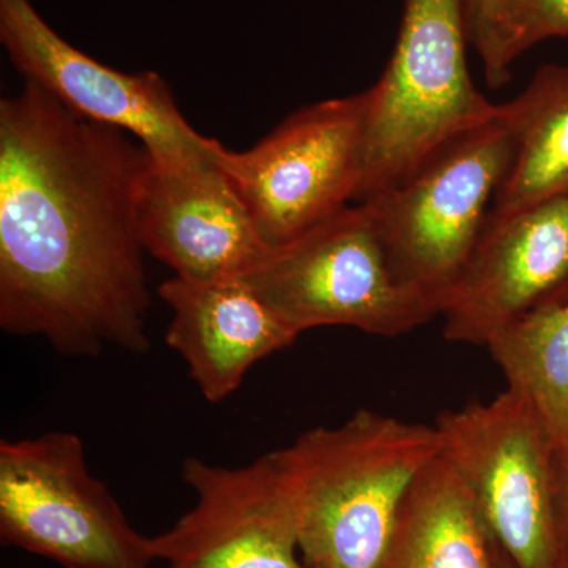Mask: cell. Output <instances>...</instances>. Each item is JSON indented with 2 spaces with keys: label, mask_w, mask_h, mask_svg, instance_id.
Segmentation results:
<instances>
[{
  "label": "cell",
  "mask_w": 568,
  "mask_h": 568,
  "mask_svg": "<svg viewBox=\"0 0 568 568\" xmlns=\"http://www.w3.org/2000/svg\"><path fill=\"white\" fill-rule=\"evenodd\" d=\"M152 155L36 82L0 102V327L58 353L151 347L138 196Z\"/></svg>",
  "instance_id": "1"
},
{
  "label": "cell",
  "mask_w": 568,
  "mask_h": 568,
  "mask_svg": "<svg viewBox=\"0 0 568 568\" xmlns=\"http://www.w3.org/2000/svg\"><path fill=\"white\" fill-rule=\"evenodd\" d=\"M436 426L361 409L280 448L301 515L306 568H376L403 500L440 454Z\"/></svg>",
  "instance_id": "2"
},
{
  "label": "cell",
  "mask_w": 568,
  "mask_h": 568,
  "mask_svg": "<svg viewBox=\"0 0 568 568\" xmlns=\"http://www.w3.org/2000/svg\"><path fill=\"white\" fill-rule=\"evenodd\" d=\"M467 43L463 0H405L390 59L365 91L357 204L405 182L499 112L470 78Z\"/></svg>",
  "instance_id": "3"
},
{
  "label": "cell",
  "mask_w": 568,
  "mask_h": 568,
  "mask_svg": "<svg viewBox=\"0 0 568 568\" xmlns=\"http://www.w3.org/2000/svg\"><path fill=\"white\" fill-rule=\"evenodd\" d=\"M510 104L436 153L405 182L365 203L396 278L443 312L487 226L514 163Z\"/></svg>",
  "instance_id": "4"
},
{
  "label": "cell",
  "mask_w": 568,
  "mask_h": 568,
  "mask_svg": "<svg viewBox=\"0 0 568 568\" xmlns=\"http://www.w3.org/2000/svg\"><path fill=\"white\" fill-rule=\"evenodd\" d=\"M291 331L345 325L369 335L413 332L439 316L396 278L368 205H347L242 276Z\"/></svg>",
  "instance_id": "5"
},
{
  "label": "cell",
  "mask_w": 568,
  "mask_h": 568,
  "mask_svg": "<svg viewBox=\"0 0 568 568\" xmlns=\"http://www.w3.org/2000/svg\"><path fill=\"white\" fill-rule=\"evenodd\" d=\"M0 538L65 568H151L152 538L93 477L84 443L48 432L0 443Z\"/></svg>",
  "instance_id": "6"
},
{
  "label": "cell",
  "mask_w": 568,
  "mask_h": 568,
  "mask_svg": "<svg viewBox=\"0 0 568 568\" xmlns=\"http://www.w3.org/2000/svg\"><path fill=\"white\" fill-rule=\"evenodd\" d=\"M440 455L454 466L515 568H562L556 511L555 440L514 388L436 420Z\"/></svg>",
  "instance_id": "7"
},
{
  "label": "cell",
  "mask_w": 568,
  "mask_h": 568,
  "mask_svg": "<svg viewBox=\"0 0 568 568\" xmlns=\"http://www.w3.org/2000/svg\"><path fill=\"white\" fill-rule=\"evenodd\" d=\"M366 92L295 111L248 151L216 145L268 250L343 211L357 197L364 159Z\"/></svg>",
  "instance_id": "8"
},
{
  "label": "cell",
  "mask_w": 568,
  "mask_h": 568,
  "mask_svg": "<svg viewBox=\"0 0 568 568\" xmlns=\"http://www.w3.org/2000/svg\"><path fill=\"white\" fill-rule=\"evenodd\" d=\"M0 43L26 81L81 118L132 134L156 162L192 164L215 155L219 141L190 125L159 73H123L95 61L62 39L31 0H0Z\"/></svg>",
  "instance_id": "9"
},
{
  "label": "cell",
  "mask_w": 568,
  "mask_h": 568,
  "mask_svg": "<svg viewBox=\"0 0 568 568\" xmlns=\"http://www.w3.org/2000/svg\"><path fill=\"white\" fill-rule=\"evenodd\" d=\"M182 478L196 503L151 537L155 559L170 568H306L297 497L278 450L237 467L190 457Z\"/></svg>",
  "instance_id": "10"
},
{
  "label": "cell",
  "mask_w": 568,
  "mask_h": 568,
  "mask_svg": "<svg viewBox=\"0 0 568 568\" xmlns=\"http://www.w3.org/2000/svg\"><path fill=\"white\" fill-rule=\"evenodd\" d=\"M568 284V194L499 222L484 234L440 316L448 342L488 346Z\"/></svg>",
  "instance_id": "11"
},
{
  "label": "cell",
  "mask_w": 568,
  "mask_h": 568,
  "mask_svg": "<svg viewBox=\"0 0 568 568\" xmlns=\"http://www.w3.org/2000/svg\"><path fill=\"white\" fill-rule=\"evenodd\" d=\"M215 155L192 164L152 159L138 196L145 252L190 282L245 276L271 252Z\"/></svg>",
  "instance_id": "12"
},
{
  "label": "cell",
  "mask_w": 568,
  "mask_h": 568,
  "mask_svg": "<svg viewBox=\"0 0 568 568\" xmlns=\"http://www.w3.org/2000/svg\"><path fill=\"white\" fill-rule=\"evenodd\" d=\"M159 295L173 312L166 345L185 361L211 403L235 394L257 362L298 338L242 276L215 282L173 276Z\"/></svg>",
  "instance_id": "13"
},
{
  "label": "cell",
  "mask_w": 568,
  "mask_h": 568,
  "mask_svg": "<svg viewBox=\"0 0 568 568\" xmlns=\"http://www.w3.org/2000/svg\"><path fill=\"white\" fill-rule=\"evenodd\" d=\"M376 568H515L443 455L409 488Z\"/></svg>",
  "instance_id": "14"
},
{
  "label": "cell",
  "mask_w": 568,
  "mask_h": 568,
  "mask_svg": "<svg viewBox=\"0 0 568 568\" xmlns=\"http://www.w3.org/2000/svg\"><path fill=\"white\" fill-rule=\"evenodd\" d=\"M508 104L517 148L488 222L568 194V63L540 67Z\"/></svg>",
  "instance_id": "15"
},
{
  "label": "cell",
  "mask_w": 568,
  "mask_h": 568,
  "mask_svg": "<svg viewBox=\"0 0 568 568\" xmlns=\"http://www.w3.org/2000/svg\"><path fill=\"white\" fill-rule=\"evenodd\" d=\"M514 388L537 410L555 446L568 437V301L519 317L487 346Z\"/></svg>",
  "instance_id": "16"
},
{
  "label": "cell",
  "mask_w": 568,
  "mask_h": 568,
  "mask_svg": "<svg viewBox=\"0 0 568 568\" xmlns=\"http://www.w3.org/2000/svg\"><path fill=\"white\" fill-rule=\"evenodd\" d=\"M558 37H568V0H504L491 54L484 63L488 84L503 88L519 55Z\"/></svg>",
  "instance_id": "17"
},
{
  "label": "cell",
  "mask_w": 568,
  "mask_h": 568,
  "mask_svg": "<svg viewBox=\"0 0 568 568\" xmlns=\"http://www.w3.org/2000/svg\"><path fill=\"white\" fill-rule=\"evenodd\" d=\"M503 2L504 0H463L469 43L476 48L481 65L491 54Z\"/></svg>",
  "instance_id": "18"
},
{
  "label": "cell",
  "mask_w": 568,
  "mask_h": 568,
  "mask_svg": "<svg viewBox=\"0 0 568 568\" xmlns=\"http://www.w3.org/2000/svg\"><path fill=\"white\" fill-rule=\"evenodd\" d=\"M555 491L560 537L568 555V437L555 446Z\"/></svg>",
  "instance_id": "19"
},
{
  "label": "cell",
  "mask_w": 568,
  "mask_h": 568,
  "mask_svg": "<svg viewBox=\"0 0 568 568\" xmlns=\"http://www.w3.org/2000/svg\"><path fill=\"white\" fill-rule=\"evenodd\" d=\"M564 301H568V284L566 287H564L562 291H560V293L558 295H556L555 298H552L551 302H564ZM549 304V302H548Z\"/></svg>",
  "instance_id": "20"
},
{
  "label": "cell",
  "mask_w": 568,
  "mask_h": 568,
  "mask_svg": "<svg viewBox=\"0 0 568 568\" xmlns=\"http://www.w3.org/2000/svg\"><path fill=\"white\" fill-rule=\"evenodd\" d=\"M562 568H568V555H567L566 564H564Z\"/></svg>",
  "instance_id": "21"
}]
</instances>
